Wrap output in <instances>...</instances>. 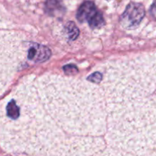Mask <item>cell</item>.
<instances>
[{
  "instance_id": "6da1fadb",
  "label": "cell",
  "mask_w": 156,
  "mask_h": 156,
  "mask_svg": "<svg viewBox=\"0 0 156 156\" xmlns=\"http://www.w3.org/2000/svg\"><path fill=\"white\" fill-rule=\"evenodd\" d=\"M76 18L80 22L88 21L91 28H98L105 24L103 15L92 2H85L79 7Z\"/></svg>"
},
{
  "instance_id": "7a4b0ae2",
  "label": "cell",
  "mask_w": 156,
  "mask_h": 156,
  "mask_svg": "<svg viewBox=\"0 0 156 156\" xmlns=\"http://www.w3.org/2000/svg\"><path fill=\"white\" fill-rule=\"evenodd\" d=\"M145 8L140 3L131 2L120 18V24L126 29H132L139 25L144 18Z\"/></svg>"
},
{
  "instance_id": "3957f363",
  "label": "cell",
  "mask_w": 156,
  "mask_h": 156,
  "mask_svg": "<svg viewBox=\"0 0 156 156\" xmlns=\"http://www.w3.org/2000/svg\"><path fill=\"white\" fill-rule=\"evenodd\" d=\"M51 56V52L45 46L34 44L29 48L28 59L35 62H41L47 60Z\"/></svg>"
},
{
  "instance_id": "277c9868",
  "label": "cell",
  "mask_w": 156,
  "mask_h": 156,
  "mask_svg": "<svg viewBox=\"0 0 156 156\" xmlns=\"http://www.w3.org/2000/svg\"><path fill=\"white\" fill-rule=\"evenodd\" d=\"M66 28L67 29V33H68L69 37H70V39L75 40L77 36L79 35V29L76 27V25L75 24V23L73 22H69L67 24Z\"/></svg>"
},
{
  "instance_id": "5b68a950",
  "label": "cell",
  "mask_w": 156,
  "mask_h": 156,
  "mask_svg": "<svg viewBox=\"0 0 156 156\" xmlns=\"http://www.w3.org/2000/svg\"><path fill=\"white\" fill-rule=\"evenodd\" d=\"M90 82H94L95 84L100 83L102 81V74L101 73H94L88 77Z\"/></svg>"
},
{
  "instance_id": "8992f818",
  "label": "cell",
  "mask_w": 156,
  "mask_h": 156,
  "mask_svg": "<svg viewBox=\"0 0 156 156\" xmlns=\"http://www.w3.org/2000/svg\"><path fill=\"white\" fill-rule=\"evenodd\" d=\"M63 69L65 70L66 73L67 74H72V73H77V68H76L75 66H66L63 68Z\"/></svg>"
},
{
  "instance_id": "52a82bcc",
  "label": "cell",
  "mask_w": 156,
  "mask_h": 156,
  "mask_svg": "<svg viewBox=\"0 0 156 156\" xmlns=\"http://www.w3.org/2000/svg\"><path fill=\"white\" fill-rule=\"evenodd\" d=\"M150 12H151V15H152L154 18H156V0H155L154 3L152 4V7H151Z\"/></svg>"
}]
</instances>
